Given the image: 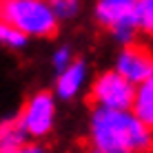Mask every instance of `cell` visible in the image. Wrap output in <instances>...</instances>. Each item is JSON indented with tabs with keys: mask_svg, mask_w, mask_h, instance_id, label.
<instances>
[{
	"mask_svg": "<svg viewBox=\"0 0 153 153\" xmlns=\"http://www.w3.org/2000/svg\"><path fill=\"white\" fill-rule=\"evenodd\" d=\"M0 18L29 38H49L58 31V16L49 0H0Z\"/></svg>",
	"mask_w": 153,
	"mask_h": 153,
	"instance_id": "7a4b0ae2",
	"label": "cell"
},
{
	"mask_svg": "<svg viewBox=\"0 0 153 153\" xmlns=\"http://www.w3.org/2000/svg\"><path fill=\"white\" fill-rule=\"evenodd\" d=\"M49 4L53 9V13L58 16V20L73 18L78 13V9H80V0H49Z\"/></svg>",
	"mask_w": 153,
	"mask_h": 153,
	"instance_id": "7c38bea8",
	"label": "cell"
},
{
	"mask_svg": "<svg viewBox=\"0 0 153 153\" xmlns=\"http://www.w3.org/2000/svg\"><path fill=\"white\" fill-rule=\"evenodd\" d=\"M138 27L153 36V0H138Z\"/></svg>",
	"mask_w": 153,
	"mask_h": 153,
	"instance_id": "8fae6325",
	"label": "cell"
},
{
	"mask_svg": "<svg viewBox=\"0 0 153 153\" xmlns=\"http://www.w3.org/2000/svg\"><path fill=\"white\" fill-rule=\"evenodd\" d=\"M96 18L120 42L129 45L138 31V0H98Z\"/></svg>",
	"mask_w": 153,
	"mask_h": 153,
	"instance_id": "3957f363",
	"label": "cell"
},
{
	"mask_svg": "<svg viewBox=\"0 0 153 153\" xmlns=\"http://www.w3.org/2000/svg\"><path fill=\"white\" fill-rule=\"evenodd\" d=\"M133 93H135V84L126 80L115 69L98 76V80L91 87V100L96 102V107H104V109H131Z\"/></svg>",
	"mask_w": 153,
	"mask_h": 153,
	"instance_id": "277c9868",
	"label": "cell"
},
{
	"mask_svg": "<svg viewBox=\"0 0 153 153\" xmlns=\"http://www.w3.org/2000/svg\"><path fill=\"white\" fill-rule=\"evenodd\" d=\"M29 36H25L20 29L11 27L7 20L0 18V47H7V49H22L27 45Z\"/></svg>",
	"mask_w": 153,
	"mask_h": 153,
	"instance_id": "30bf717a",
	"label": "cell"
},
{
	"mask_svg": "<svg viewBox=\"0 0 153 153\" xmlns=\"http://www.w3.org/2000/svg\"><path fill=\"white\" fill-rule=\"evenodd\" d=\"M115 71L122 73L126 80H131L133 84H138L142 80H146L149 76H153V56L146 47L142 45H126L122 49V53L118 56L115 62Z\"/></svg>",
	"mask_w": 153,
	"mask_h": 153,
	"instance_id": "8992f818",
	"label": "cell"
},
{
	"mask_svg": "<svg viewBox=\"0 0 153 153\" xmlns=\"http://www.w3.org/2000/svg\"><path fill=\"white\" fill-rule=\"evenodd\" d=\"M84 76H87V67L82 60H71L65 69L60 71L56 82V93L62 100H71L73 96H78V91L82 89Z\"/></svg>",
	"mask_w": 153,
	"mask_h": 153,
	"instance_id": "52a82bcc",
	"label": "cell"
},
{
	"mask_svg": "<svg viewBox=\"0 0 153 153\" xmlns=\"http://www.w3.org/2000/svg\"><path fill=\"white\" fill-rule=\"evenodd\" d=\"M131 111H133V115L142 124L153 129V76H149L146 80L135 84Z\"/></svg>",
	"mask_w": 153,
	"mask_h": 153,
	"instance_id": "9c48e42d",
	"label": "cell"
},
{
	"mask_svg": "<svg viewBox=\"0 0 153 153\" xmlns=\"http://www.w3.org/2000/svg\"><path fill=\"white\" fill-rule=\"evenodd\" d=\"M29 133L25 131L20 118H7L0 122V153H22Z\"/></svg>",
	"mask_w": 153,
	"mask_h": 153,
	"instance_id": "ba28073f",
	"label": "cell"
},
{
	"mask_svg": "<svg viewBox=\"0 0 153 153\" xmlns=\"http://www.w3.org/2000/svg\"><path fill=\"white\" fill-rule=\"evenodd\" d=\"M20 122H22L25 131L29 133V138H45L51 133L53 129V120H56V104L53 96L49 91H38L33 93L27 104L20 111Z\"/></svg>",
	"mask_w": 153,
	"mask_h": 153,
	"instance_id": "5b68a950",
	"label": "cell"
},
{
	"mask_svg": "<svg viewBox=\"0 0 153 153\" xmlns=\"http://www.w3.org/2000/svg\"><path fill=\"white\" fill-rule=\"evenodd\" d=\"M91 149L100 153H135L153 149V129L142 124L131 109L98 107L89 124Z\"/></svg>",
	"mask_w": 153,
	"mask_h": 153,
	"instance_id": "6da1fadb",
	"label": "cell"
},
{
	"mask_svg": "<svg viewBox=\"0 0 153 153\" xmlns=\"http://www.w3.org/2000/svg\"><path fill=\"white\" fill-rule=\"evenodd\" d=\"M71 60H73V58H71V49H69V47H60V49L53 53V67H56V71H62Z\"/></svg>",
	"mask_w": 153,
	"mask_h": 153,
	"instance_id": "4fadbf2b",
	"label": "cell"
}]
</instances>
